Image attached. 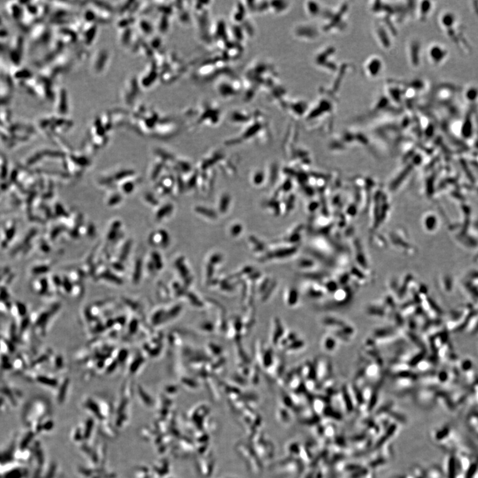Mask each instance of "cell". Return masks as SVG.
Instances as JSON below:
<instances>
[{"label":"cell","instance_id":"cell-1","mask_svg":"<svg viewBox=\"0 0 478 478\" xmlns=\"http://www.w3.org/2000/svg\"><path fill=\"white\" fill-rule=\"evenodd\" d=\"M448 51L442 45L436 43L430 45L427 51V56L430 62L433 65H441L443 61L448 57Z\"/></svg>","mask_w":478,"mask_h":478},{"label":"cell","instance_id":"cell-2","mask_svg":"<svg viewBox=\"0 0 478 478\" xmlns=\"http://www.w3.org/2000/svg\"><path fill=\"white\" fill-rule=\"evenodd\" d=\"M383 69L382 62L380 59L377 58H370L366 61L365 70L366 74L370 78H376L378 76Z\"/></svg>","mask_w":478,"mask_h":478},{"label":"cell","instance_id":"cell-3","mask_svg":"<svg viewBox=\"0 0 478 478\" xmlns=\"http://www.w3.org/2000/svg\"><path fill=\"white\" fill-rule=\"evenodd\" d=\"M324 350L327 352H333L336 348V339L331 336H327L323 342Z\"/></svg>","mask_w":478,"mask_h":478}]
</instances>
